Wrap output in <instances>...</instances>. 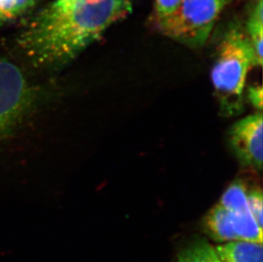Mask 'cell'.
Listing matches in <instances>:
<instances>
[{"instance_id": "6da1fadb", "label": "cell", "mask_w": 263, "mask_h": 262, "mask_svg": "<svg viewBox=\"0 0 263 262\" xmlns=\"http://www.w3.org/2000/svg\"><path fill=\"white\" fill-rule=\"evenodd\" d=\"M132 11L130 0H54L18 38L35 67L58 70Z\"/></svg>"}, {"instance_id": "7a4b0ae2", "label": "cell", "mask_w": 263, "mask_h": 262, "mask_svg": "<svg viewBox=\"0 0 263 262\" xmlns=\"http://www.w3.org/2000/svg\"><path fill=\"white\" fill-rule=\"evenodd\" d=\"M252 67H255L253 50L246 31L238 25L233 26L219 42L211 71L222 116H238L243 111L246 79Z\"/></svg>"}, {"instance_id": "3957f363", "label": "cell", "mask_w": 263, "mask_h": 262, "mask_svg": "<svg viewBox=\"0 0 263 262\" xmlns=\"http://www.w3.org/2000/svg\"><path fill=\"white\" fill-rule=\"evenodd\" d=\"M40 90L12 62L0 57V144L34 111Z\"/></svg>"}, {"instance_id": "277c9868", "label": "cell", "mask_w": 263, "mask_h": 262, "mask_svg": "<svg viewBox=\"0 0 263 262\" xmlns=\"http://www.w3.org/2000/svg\"><path fill=\"white\" fill-rule=\"evenodd\" d=\"M233 0H182L177 10L158 28L167 37L186 45H205L221 13Z\"/></svg>"}, {"instance_id": "5b68a950", "label": "cell", "mask_w": 263, "mask_h": 262, "mask_svg": "<svg viewBox=\"0 0 263 262\" xmlns=\"http://www.w3.org/2000/svg\"><path fill=\"white\" fill-rule=\"evenodd\" d=\"M262 114L258 111L236 122L228 136L229 147L241 165L262 170Z\"/></svg>"}, {"instance_id": "8992f818", "label": "cell", "mask_w": 263, "mask_h": 262, "mask_svg": "<svg viewBox=\"0 0 263 262\" xmlns=\"http://www.w3.org/2000/svg\"><path fill=\"white\" fill-rule=\"evenodd\" d=\"M221 262H263L262 244L236 240L215 248Z\"/></svg>"}, {"instance_id": "52a82bcc", "label": "cell", "mask_w": 263, "mask_h": 262, "mask_svg": "<svg viewBox=\"0 0 263 262\" xmlns=\"http://www.w3.org/2000/svg\"><path fill=\"white\" fill-rule=\"evenodd\" d=\"M204 227L207 234L217 242L224 244L238 240L230 214L219 203L205 215Z\"/></svg>"}, {"instance_id": "ba28073f", "label": "cell", "mask_w": 263, "mask_h": 262, "mask_svg": "<svg viewBox=\"0 0 263 262\" xmlns=\"http://www.w3.org/2000/svg\"><path fill=\"white\" fill-rule=\"evenodd\" d=\"M262 0H256L249 15L245 30L253 50L254 62L256 67H261L262 65Z\"/></svg>"}, {"instance_id": "9c48e42d", "label": "cell", "mask_w": 263, "mask_h": 262, "mask_svg": "<svg viewBox=\"0 0 263 262\" xmlns=\"http://www.w3.org/2000/svg\"><path fill=\"white\" fill-rule=\"evenodd\" d=\"M229 214L238 240L262 244V228L256 223L250 210Z\"/></svg>"}, {"instance_id": "30bf717a", "label": "cell", "mask_w": 263, "mask_h": 262, "mask_svg": "<svg viewBox=\"0 0 263 262\" xmlns=\"http://www.w3.org/2000/svg\"><path fill=\"white\" fill-rule=\"evenodd\" d=\"M247 190L248 188L243 181L235 180L225 190L218 203L229 212L250 210L247 201Z\"/></svg>"}, {"instance_id": "8fae6325", "label": "cell", "mask_w": 263, "mask_h": 262, "mask_svg": "<svg viewBox=\"0 0 263 262\" xmlns=\"http://www.w3.org/2000/svg\"><path fill=\"white\" fill-rule=\"evenodd\" d=\"M177 262H221L215 248L204 240H196L179 253Z\"/></svg>"}, {"instance_id": "7c38bea8", "label": "cell", "mask_w": 263, "mask_h": 262, "mask_svg": "<svg viewBox=\"0 0 263 262\" xmlns=\"http://www.w3.org/2000/svg\"><path fill=\"white\" fill-rule=\"evenodd\" d=\"M33 0H0V23L22 15L31 7Z\"/></svg>"}, {"instance_id": "4fadbf2b", "label": "cell", "mask_w": 263, "mask_h": 262, "mask_svg": "<svg viewBox=\"0 0 263 262\" xmlns=\"http://www.w3.org/2000/svg\"><path fill=\"white\" fill-rule=\"evenodd\" d=\"M247 201L251 215L261 228L263 226V197L260 188L247 190Z\"/></svg>"}, {"instance_id": "5bb4252c", "label": "cell", "mask_w": 263, "mask_h": 262, "mask_svg": "<svg viewBox=\"0 0 263 262\" xmlns=\"http://www.w3.org/2000/svg\"><path fill=\"white\" fill-rule=\"evenodd\" d=\"M182 0H154L156 23L166 20L177 10Z\"/></svg>"}, {"instance_id": "9a60e30c", "label": "cell", "mask_w": 263, "mask_h": 262, "mask_svg": "<svg viewBox=\"0 0 263 262\" xmlns=\"http://www.w3.org/2000/svg\"><path fill=\"white\" fill-rule=\"evenodd\" d=\"M262 92L261 85H251L245 95V98L258 111H262Z\"/></svg>"}]
</instances>
